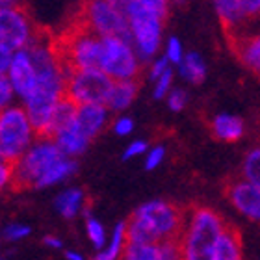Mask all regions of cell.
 <instances>
[{"label": "cell", "instance_id": "1", "mask_svg": "<svg viewBox=\"0 0 260 260\" xmlns=\"http://www.w3.org/2000/svg\"><path fill=\"white\" fill-rule=\"evenodd\" d=\"M186 212L175 203L152 199L141 203L126 221L128 242L132 244H164L180 238Z\"/></svg>", "mask_w": 260, "mask_h": 260}, {"label": "cell", "instance_id": "2", "mask_svg": "<svg viewBox=\"0 0 260 260\" xmlns=\"http://www.w3.org/2000/svg\"><path fill=\"white\" fill-rule=\"evenodd\" d=\"M123 8L128 17L136 54L141 63H151L158 58L164 45V22L169 15V4L164 0H126Z\"/></svg>", "mask_w": 260, "mask_h": 260}, {"label": "cell", "instance_id": "3", "mask_svg": "<svg viewBox=\"0 0 260 260\" xmlns=\"http://www.w3.org/2000/svg\"><path fill=\"white\" fill-rule=\"evenodd\" d=\"M227 223L210 206H193L186 212V223L179 238L182 260H216Z\"/></svg>", "mask_w": 260, "mask_h": 260}, {"label": "cell", "instance_id": "4", "mask_svg": "<svg viewBox=\"0 0 260 260\" xmlns=\"http://www.w3.org/2000/svg\"><path fill=\"white\" fill-rule=\"evenodd\" d=\"M63 156L56 141L47 136H38L32 147L13 164V186L36 188L50 168H54Z\"/></svg>", "mask_w": 260, "mask_h": 260}, {"label": "cell", "instance_id": "5", "mask_svg": "<svg viewBox=\"0 0 260 260\" xmlns=\"http://www.w3.org/2000/svg\"><path fill=\"white\" fill-rule=\"evenodd\" d=\"M38 140L32 123L22 106H10L0 114V154L6 162L15 164Z\"/></svg>", "mask_w": 260, "mask_h": 260}, {"label": "cell", "instance_id": "6", "mask_svg": "<svg viewBox=\"0 0 260 260\" xmlns=\"http://www.w3.org/2000/svg\"><path fill=\"white\" fill-rule=\"evenodd\" d=\"M82 26L97 34L99 38H121L132 43L130 24L123 2L115 0H93L82 10Z\"/></svg>", "mask_w": 260, "mask_h": 260}, {"label": "cell", "instance_id": "7", "mask_svg": "<svg viewBox=\"0 0 260 260\" xmlns=\"http://www.w3.org/2000/svg\"><path fill=\"white\" fill-rule=\"evenodd\" d=\"M114 80L101 69H78L71 71L67 76L65 97L73 101L76 106L108 103Z\"/></svg>", "mask_w": 260, "mask_h": 260}, {"label": "cell", "instance_id": "8", "mask_svg": "<svg viewBox=\"0 0 260 260\" xmlns=\"http://www.w3.org/2000/svg\"><path fill=\"white\" fill-rule=\"evenodd\" d=\"M58 49L65 65L73 71L99 69L101 65L103 41L97 34H93L82 24H78L61 43H58Z\"/></svg>", "mask_w": 260, "mask_h": 260}, {"label": "cell", "instance_id": "9", "mask_svg": "<svg viewBox=\"0 0 260 260\" xmlns=\"http://www.w3.org/2000/svg\"><path fill=\"white\" fill-rule=\"evenodd\" d=\"M103 52L99 69L114 82L136 80L141 71V60L130 41L121 38H101Z\"/></svg>", "mask_w": 260, "mask_h": 260}, {"label": "cell", "instance_id": "10", "mask_svg": "<svg viewBox=\"0 0 260 260\" xmlns=\"http://www.w3.org/2000/svg\"><path fill=\"white\" fill-rule=\"evenodd\" d=\"M38 34V28L34 26L24 8L11 2H0V43L19 52L28 49Z\"/></svg>", "mask_w": 260, "mask_h": 260}, {"label": "cell", "instance_id": "11", "mask_svg": "<svg viewBox=\"0 0 260 260\" xmlns=\"http://www.w3.org/2000/svg\"><path fill=\"white\" fill-rule=\"evenodd\" d=\"M63 97L65 93L50 89V87L38 86V89L30 97L22 101V108L26 112L28 119H30L38 136H47L52 114H54L56 106L60 104Z\"/></svg>", "mask_w": 260, "mask_h": 260}, {"label": "cell", "instance_id": "12", "mask_svg": "<svg viewBox=\"0 0 260 260\" xmlns=\"http://www.w3.org/2000/svg\"><path fill=\"white\" fill-rule=\"evenodd\" d=\"M214 10L219 21L234 36L245 22L260 19V0H216Z\"/></svg>", "mask_w": 260, "mask_h": 260}, {"label": "cell", "instance_id": "13", "mask_svg": "<svg viewBox=\"0 0 260 260\" xmlns=\"http://www.w3.org/2000/svg\"><path fill=\"white\" fill-rule=\"evenodd\" d=\"M6 76H8L11 87L15 91V97H19L21 101L30 97L39 86L38 71L34 67V61L26 49L15 52L13 61H11V67Z\"/></svg>", "mask_w": 260, "mask_h": 260}, {"label": "cell", "instance_id": "14", "mask_svg": "<svg viewBox=\"0 0 260 260\" xmlns=\"http://www.w3.org/2000/svg\"><path fill=\"white\" fill-rule=\"evenodd\" d=\"M227 199L238 214L253 223H260V188L244 179L233 180L227 186Z\"/></svg>", "mask_w": 260, "mask_h": 260}, {"label": "cell", "instance_id": "15", "mask_svg": "<svg viewBox=\"0 0 260 260\" xmlns=\"http://www.w3.org/2000/svg\"><path fill=\"white\" fill-rule=\"evenodd\" d=\"M110 119V110L104 104H87V106H78L75 117L76 128L91 141L97 138L103 128L108 125Z\"/></svg>", "mask_w": 260, "mask_h": 260}, {"label": "cell", "instance_id": "16", "mask_svg": "<svg viewBox=\"0 0 260 260\" xmlns=\"http://www.w3.org/2000/svg\"><path fill=\"white\" fill-rule=\"evenodd\" d=\"M233 49L238 60L249 71L260 76V30L233 36Z\"/></svg>", "mask_w": 260, "mask_h": 260}, {"label": "cell", "instance_id": "17", "mask_svg": "<svg viewBox=\"0 0 260 260\" xmlns=\"http://www.w3.org/2000/svg\"><path fill=\"white\" fill-rule=\"evenodd\" d=\"M212 134L216 136L219 141L225 143H236L244 138L245 134V123L242 117L234 114H217L210 121Z\"/></svg>", "mask_w": 260, "mask_h": 260}, {"label": "cell", "instance_id": "18", "mask_svg": "<svg viewBox=\"0 0 260 260\" xmlns=\"http://www.w3.org/2000/svg\"><path fill=\"white\" fill-rule=\"evenodd\" d=\"M52 140L56 141V145L60 147V151L63 152V156L73 158V160H76L80 154H84V152L87 151L89 143H91L86 136L82 134L80 130L76 128L75 121H73L67 128H63L61 132H58Z\"/></svg>", "mask_w": 260, "mask_h": 260}, {"label": "cell", "instance_id": "19", "mask_svg": "<svg viewBox=\"0 0 260 260\" xmlns=\"http://www.w3.org/2000/svg\"><path fill=\"white\" fill-rule=\"evenodd\" d=\"M54 208L61 217L73 219L86 208V193L80 188H67L58 193L54 201Z\"/></svg>", "mask_w": 260, "mask_h": 260}, {"label": "cell", "instance_id": "20", "mask_svg": "<svg viewBox=\"0 0 260 260\" xmlns=\"http://www.w3.org/2000/svg\"><path fill=\"white\" fill-rule=\"evenodd\" d=\"M177 73L182 80H186L188 84H193V86H199L203 84L206 78V61L205 58L195 52V50H188L184 56L182 63L177 67Z\"/></svg>", "mask_w": 260, "mask_h": 260}, {"label": "cell", "instance_id": "21", "mask_svg": "<svg viewBox=\"0 0 260 260\" xmlns=\"http://www.w3.org/2000/svg\"><path fill=\"white\" fill-rule=\"evenodd\" d=\"M136 95H138V82L126 80V82H114L112 93L106 106L110 112H123L134 103Z\"/></svg>", "mask_w": 260, "mask_h": 260}, {"label": "cell", "instance_id": "22", "mask_svg": "<svg viewBox=\"0 0 260 260\" xmlns=\"http://www.w3.org/2000/svg\"><path fill=\"white\" fill-rule=\"evenodd\" d=\"M128 245V233H126V221H119L112 229L108 245L99 253V258L103 260H121L125 255V249Z\"/></svg>", "mask_w": 260, "mask_h": 260}, {"label": "cell", "instance_id": "23", "mask_svg": "<svg viewBox=\"0 0 260 260\" xmlns=\"http://www.w3.org/2000/svg\"><path fill=\"white\" fill-rule=\"evenodd\" d=\"M216 260H244V245L236 229L227 227L217 245Z\"/></svg>", "mask_w": 260, "mask_h": 260}, {"label": "cell", "instance_id": "24", "mask_svg": "<svg viewBox=\"0 0 260 260\" xmlns=\"http://www.w3.org/2000/svg\"><path fill=\"white\" fill-rule=\"evenodd\" d=\"M76 110H78V106H76L73 101H69L67 97L61 99L60 104L56 106L54 114H52V119H50L47 138H54L58 132H61L63 128H67V126L75 121Z\"/></svg>", "mask_w": 260, "mask_h": 260}, {"label": "cell", "instance_id": "25", "mask_svg": "<svg viewBox=\"0 0 260 260\" xmlns=\"http://www.w3.org/2000/svg\"><path fill=\"white\" fill-rule=\"evenodd\" d=\"M76 168H78L76 160H73V158H67V156L61 158L54 168H50L49 171L43 175V179L39 180L36 188H38V190H41V188H50V186H54V184H60V182L71 179V177L76 173Z\"/></svg>", "mask_w": 260, "mask_h": 260}, {"label": "cell", "instance_id": "26", "mask_svg": "<svg viewBox=\"0 0 260 260\" xmlns=\"http://www.w3.org/2000/svg\"><path fill=\"white\" fill-rule=\"evenodd\" d=\"M240 179L247 180L253 186L260 188V145L253 147L245 152L244 160H242V169H240Z\"/></svg>", "mask_w": 260, "mask_h": 260}, {"label": "cell", "instance_id": "27", "mask_svg": "<svg viewBox=\"0 0 260 260\" xmlns=\"http://www.w3.org/2000/svg\"><path fill=\"white\" fill-rule=\"evenodd\" d=\"M86 234L89 242L93 244L95 249H99V253L108 245V234H106V229H104L103 221H99L97 217L91 216L89 212L86 210Z\"/></svg>", "mask_w": 260, "mask_h": 260}, {"label": "cell", "instance_id": "28", "mask_svg": "<svg viewBox=\"0 0 260 260\" xmlns=\"http://www.w3.org/2000/svg\"><path fill=\"white\" fill-rule=\"evenodd\" d=\"M121 260H160V244H132L128 242Z\"/></svg>", "mask_w": 260, "mask_h": 260}, {"label": "cell", "instance_id": "29", "mask_svg": "<svg viewBox=\"0 0 260 260\" xmlns=\"http://www.w3.org/2000/svg\"><path fill=\"white\" fill-rule=\"evenodd\" d=\"M162 56L171 65L179 67V65L182 63V60H184V56H186V50H184L182 41H180L177 36H169V38L164 41V54Z\"/></svg>", "mask_w": 260, "mask_h": 260}, {"label": "cell", "instance_id": "30", "mask_svg": "<svg viewBox=\"0 0 260 260\" xmlns=\"http://www.w3.org/2000/svg\"><path fill=\"white\" fill-rule=\"evenodd\" d=\"M173 78H175V71H168L164 76H160L154 84H152V97L156 101H166L168 95L173 91Z\"/></svg>", "mask_w": 260, "mask_h": 260}, {"label": "cell", "instance_id": "31", "mask_svg": "<svg viewBox=\"0 0 260 260\" xmlns=\"http://www.w3.org/2000/svg\"><path fill=\"white\" fill-rule=\"evenodd\" d=\"M166 154H168V151H166L164 145L151 147V149L147 151L145 156H143V166H145L147 171H154V169L160 168L164 164V160H166Z\"/></svg>", "mask_w": 260, "mask_h": 260}, {"label": "cell", "instance_id": "32", "mask_svg": "<svg viewBox=\"0 0 260 260\" xmlns=\"http://www.w3.org/2000/svg\"><path fill=\"white\" fill-rule=\"evenodd\" d=\"M166 104H168V108L175 114H179L182 110L188 106V93L186 89L182 87H173V91L169 93L168 99H166Z\"/></svg>", "mask_w": 260, "mask_h": 260}, {"label": "cell", "instance_id": "33", "mask_svg": "<svg viewBox=\"0 0 260 260\" xmlns=\"http://www.w3.org/2000/svg\"><path fill=\"white\" fill-rule=\"evenodd\" d=\"M13 99H15V91L8 80V76L0 75V114L13 106Z\"/></svg>", "mask_w": 260, "mask_h": 260}, {"label": "cell", "instance_id": "34", "mask_svg": "<svg viewBox=\"0 0 260 260\" xmlns=\"http://www.w3.org/2000/svg\"><path fill=\"white\" fill-rule=\"evenodd\" d=\"M30 233H32V229L28 227V225H22V223H10V225L4 227L2 236H4L8 242H19V240L26 238Z\"/></svg>", "mask_w": 260, "mask_h": 260}, {"label": "cell", "instance_id": "35", "mask_svg": "<svg viewBox=\"0 0 260 260\" xmlns=\"http://www.w3.org/2000/svg\"><path fill=\"white\" fill-rule=\"evenodd\" d=\"M171 69H173V65L169 63L164 56H158L156 60H152L151 63H149V80L154 84L160 76H164L168 71H171Z\"/></svg>", "mask_w": 260, "mask_h": 260}, {"label": "cell", "instance_id": "36", "mask_svg": "<svg viewBox=\"0 0 260 260\" xmlns=\"http://www.w3.org/2000/svg\"><path fill=\"white\" fill-rule=\"evenodd\" d=\"M149 149H151V147L147 145L145 140H132L128 145L125 147V151H123V160H132V158H138V156H145Z\"/></svg>", "mask_w": 260, "mask_h": 260}, {"label": "cell", "instance_id": "37", "mask_svg": "<svg viewBox=\"0 0 260 260\" xmlns=\"http://www.w3.org/2000/svg\"><path fill=\"white\" fill-rule=\"evenodd\" d=\"M134 119L128 117V115H119V117H115L114 123H112V130H114V134L121 136V138H126L134 132Z\"/></svg>", "mask_w": 260, "mask_h": 260}, {"label": "cell", "instance_id": "38", "mask_svg": "<svg viewBox=\"0 0 260 260\" xmlns=\"http://www.w3.org/2000/svg\"><path fill=\"white\" fill-rule=\"evenodd\" d=\"M160 260H182V251H180L179 240L160 244Z\"/></svg>", "mask_w": 260, "mask_h": 260}, {"label": "cell", "instance_id": "39", "mask_svg": "<svg viewBox=\"0 0 260 260\" xmlns=\"http://www.w3.org/2000/svg\"><path fill=\"white\" fill-rule=\"evenodd\" d=\"M13 184V164L0 160V191Z\"/></svg>", "mask_w": 260, "mask_h": 260}, {"label": "cell", "instance_id": "40", "mask_svg": "<svg viewBox=\"0 0 260 260\" xmlns=\"http://www.w3.org/2000/svg\"><path fill=\"white\" fill-rule=\"evenodd\" d=\"M13 56H15L13 50L0 43V75H8V71H10V67H11V61H13Z\"/></svg>", "mask_w": 260, "mask_h": 260}, {"label": "cell", "instance_id": "41", "mask_svg": "<svg viewBox=\"0 0 260 260\" xmlns=\"http://www.w3.org/2000/svg\"><path fill=\"white\" fill-rule=\"evenodd\" d=\"M43 245H47L49 249H61V247H63V242H61L58 236H54V234H47L43 238Z\"/></svg>", "mask_w": 260, "mask_h": 260}, {"label": "cell", "instance_id": "42", "mask_svg": "<svg viewBox=\"0 0 260 260\" xmlns=\"http://www.w3.org/2000/svg\"><path fill=\"white\" fill-rule=\"evenodd\" d=\"M65 258H67V260H86L82 253H78V251H73V249L65 251Z\"/></svg>", "mask_w": 260, "mask_h": 260}, {"label": "cell", "instance_id": "43", "mask_svg": "<svg viewBox=\"0 0 260 260\" xmlns=\"http://www.w3.org/2000/svg\"><path fill=\"white\" fill-rule=\"evenodd\" d=\"M93 260H103V258H99V256H95V258H93Z\"/></svg>", "mask_w": 260, "mask_h": 260}, {"label": "cell", "instance_id": "44", "mask_svg": "<svg viewBox=\"0 0 260 260\" xmlns=\"http://www.w3.org/2000/svg\"><path fill=\"white\" fill-rule=\"evenodd\" d=\"M0 260H4V258H0Z\"/></svg>", "mask_w": 260, "mask_h": 260}]
</instances>
